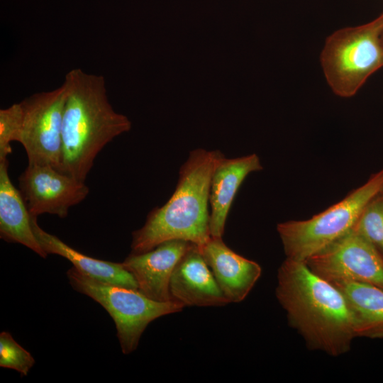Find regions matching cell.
I'll return each instance as SVG.
<instances>
[{
  "label": "cell",
  "instance_id": "cell-1",
  "mask_svg": "<svg viewBox=\"0 0 383 383\" xmlns=\"http://www.w3.org/2000/svg\"><path fill=\"white\" fill-rule=\"evenodd\" d=\"M276 297L289 325L311 350L338 357L356 338L350 305L340 290L304 261L285 259L277 271Z\"/></svg>",
  "mask_w": 383,
  "mask_h": 383
},
{
  "label": "cell",
  "instance_id": "cell-2",
  "mask_svg": "<svg viewBox=\"0 0 383 383\" xmlns=\"http://www.w3.org/2000/svg\"><path fill=\"white\" fill-rule=\"evenodd\" d=\"M63 84L67 96L60 171L85 182L97 155L131 123L109 103L103 76L76 68L67 73Z\"/></svg>",
  "mask_w": 383,
  "mask_h": 383
},
{
  "label": "cell",
  "instance_id": "cell-3",
  "mask_svg": "<svg viewBox=\"0 0 383 383\" xmlns=\"http://www.w3.org/2000/svg\"><path fill=\"white\" fill-rule=\"evenodd\" d=\"M219 151L197 149L179 170L174 192L162 207L154 209L143 227L132 233V253H143L170 240L201 246L211 236L208 201L212 174Z\"/></svg>",
  "mask_w": 383,
  "mask_h": 383
},
{
  "label": "cell",
  "instance_id": "cell-4",
  "mask_svg": "<svg viewBox=\"0 0 383 383\" xmlns=\"http://www.w3.org/2000/svg\"><path fill=\"white\" fill-rule=\"evenodd\" d=\"M320 61L333 92L343 98L354 96L383 67V13L365 24L331 33Z\"/></svg>",
  "mask_w": 383,
  "mask_h": 383
},
{
  "label": "cell",
  "instance_id": "cell-5",
  "mask_svg": "<svg viewBox=\"0 0 383 383\" xmlns=\"http://www.w3.org/2000/svg\"><path fill=\"white\" fill-rule=\"evenodd\" d=\"M383 192V170L344 199L312 218L279 223L277 231L287 258L304 261L352 230L365 207Z\"/></svg>",
  "mask_w": 383,
  "mask_h": 383
},
{
  "label": "cell",
  "instance_id": "cell-6",
  "mask_svg": "<svg viewBox=\"0 0 383 383\" xmlns=\"http://www.w3.org/2000/svg\"><path fill=\"white\" fill-rule=\"evenodd\" d=\"M72 287L99 303L113 318L122 353L135 350L140 337L152 321L181 312L185 307L172 300H152L138 289L106 283L87 275L74 266L67 271Z\"/></svg>",
  "mask_w": 383,
  "mask_h": 383
},
{
  "label": "cell",
  "instance_id": "cell-7",
  "mask_svg": "<svg viewBox=\"0 0 383 383\" xmlns=\"http://www.w3.org/2000/svg\"><path fill=\"white\" fill-rule=\"evenodd\" d=\"M66 96L67 89L62 84L54 90L33 94L19 102L21 123L18 142L26 150L28 164L51 165L60 171Z\"/></svg>",
  "mask_w": 383,
  "mask_h": 383
},
{
  "label": "cell",
  "instance_id": "cell-8",
  "mask_svg": "<svg viewBox=\"0 0 383 383\" xmlns=\"http://www.w3.org/2000/svg\"><path fill=\"white\" fill-rule=\"evenodd\" d=\"M305 262L331 282H356L383 289V255L354 228Z\"/></svg>",
  "mask_w": 383,
  "mask_h": 383
},
{
  "label": "cell",
  "instance_id": "cell-9",
  "mask_svg": "<svg viewBox=\"0 0 383 383\" xmlns=\"http://www.w3.org/2000/svg\"><path fill=\"white\" fill-rule=\"evenodd\" d=\"M18 186L30 214L36 217L49 213L65 218L89 193L84 182L48 165L28 164Z\"/></svg>",
  "mask_w": 383,
  "mask_h": 383
},
{
  "label": "cell",
  "instance_id": "cell-10",
  "mask_svg": "<svg viewBox=\"0 0 383 383\" xmlns=\"http://www.w3.org/2000/svg\"><path fill=\"white\" fill-rule=\"evenodd\" d=\"M192 245L183 240H167L145 252H131L122 265L144 295L157 301H172L170 290L172 272Z\"/></svg>",
  "mask_w": 383,
  "mask_h": 383
},
{
  "label": "cell",
  "instance_id": "cell-11",
  "mask_svg": "<svg viewBox=\"0 0 383 383\" xmlns=\"http://www.w3.org/2000/svg\"><path fill=\"white\" fill-rule=\"evenodd\" d=\"M198 248L229 302L243 301L261 276L260 265L235 252L222 237H211Z\"/></svg>",
  "mask_w": 383,
  "mask_h": 383
},
{
  "label": "cell",
  "instance_id": "cell-12",
  "mask_svg": "<svg viewBox=\"0 0 383 383\" xmlns=\"http://www.w3.org/2000/svg\"><path fill=\"white\" fill-rule=\"evenodd\" d=\"M170 290L173 299L184 306H223L230 303L194 243L176 265Z\"/></svg>",
  "mask_w": 383,
  "mask_h": 383
},
{
  "label": "cell",
  "instance_id": "cell-13",
  "mask_svg": "<svg viewBox=\"0 0 383 383\" xmlns=\"http://www.w3.org/2000/svg\"><path fill=\"white\" fill-rule=\"evenodd\" d=\"M262 169L260 158L255 153L228 159L219 152L211 177L209 193L211 237H222L229 209L239 187L250 173Z\"/></svg>",
  "mask_w": 383,
  "mask_h": 383
},
{
  "label": "cell",
  "instance_id": "cell-14",
  "mask_svg": "<svg viewBox=\"0 0 383 383\" xmlns=\"http://www.w3.org/2000/svg\"><path fill=\"white\" fill-rule=\"evenodd\" d=\"M0 238L21 244L43 258L48 255L33 231L31 216L21 192L11 181L8 160L0 161Z\"/></svg>",
  "mask_w": 383,
  "mask_h": 383
},
{
  "label": "cell",
  "instance_id": "cell-15",
  "mask_svg": "<svg viewBox=\"0 0 383 383\" xmlns=\"http://www.w3.org/2000/svg\"><path fill=\"white\" fill-rule=\"evenodd\" d=\"M31 225L39 243L48 255L65 257L77 270L101 282L138 289L135 278L123 266L122 262L96 259L77 251L56 235L41 228L36 216H31Z\"/></svg>",
  "mask_w": 383,
  "mask_h": 383
},
{
  "label": "cell",
  "instance_id": "cell-16",
  "mask_svg": "<svg viewBox=\"0 0 383 383\" xmlns=\"http://www.w3.org/2000/svg\"><path fill=\"white\" fill-rule=\"evenodd\" d=\"M331 283L341 291L350 305L356 336L383 338V289L356 282Z\"/></svg>",
  "mask_w": 383,
  "mask_h": 383
},
{
  "label": "cell",
  "instance_id": "cell-17",
  "mask_svg": "<svg viewBox=\"0 0 383 383\" xmlns=\"http://www.w3.org/2000/svg\"><path fill=\"white\" fill-rule=\"evenodd\" d=\"M383 255V194L365 207L353 228Z\"/></svg>",
  "mask_w": 383,
  "mask_h": 383
},
{
  "label": "cell",
  "instance_id": "cell-18",
  "mask_svg": "<svg viewBox=\"0 0 383 383\" xmlns=\"http://www.w3.org/2000/svg\"><path fill=\"white\" fill-rule=\"evenodd\" d=\"M35 361L32 355L19 345L7 331L0 333V366L16 370L26 376Z\"/></svg>",
  "mask_w": 383,
  "mask_h": 383
},
{
  "label": "cell",
  "instance_id": "cell-19",
  "mask_svg": "<svg viewBox=\"0 0 383 383\" xmlns=\"http://www.w3.org/2000/svg\"><path fill=\"white\" fill-rule=\"evenodd\" d=\"M21 123L20 103L0 110V161L8 160V155L12 152L11 143L18 142Z\"/></svg>",
  "mask_w": 383,
  "mask_h": 383
},
{
  "label": "cell",
  "instance_id": "cell-20",
  "mask_svg": "<svg viewBox=\"0 0 383 383\" xmlns=\"http://www.w3.org/2000/svg\"><path fill=\"white\" fill-rule=\"evenodd\" d=\"M382 194H383V192H382Z\"/></svg>",
  "mask_w": 383,
  "mask_h": 383
}]
</instances>
